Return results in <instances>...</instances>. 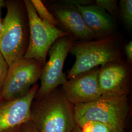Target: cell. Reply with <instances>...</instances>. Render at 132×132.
<instances>
[{"label": "cell", "instance_id": "6da1fadb", "mask_svg": "<svg viewBox=\"0 0 132 132\" xmlns=\"http://www.w3.org/2000/svg\"><path fill=\"white\" fill-rule=\"evenodd\" d=\"M30 121L39 132H72L76 127L74 106L57 88L40 99H34Z\"/></svg>", "mask_w": 132, "mask_h": 132}, {"label": "cell", "instance_id": "7a4b0ae2", "mask_svg": "<svg viewBox=\"0 0 132 132\" xmlns=\"http://www.w3.org/2000/svg\"><path fill=\"white\" fill-rule=\"evenodd\" d=\"M129 111L127 95H102L94 101L74 106L76 125L94 121L102 123L113 132H124Z\"/></svg>", "mask_w": 132, "mask_h": 132}, {"label": "cell", "instance_id": "3957f363", "mask_svg": "<svg viewBox=\"0 0 132 132\" xmlns=\"http://www.w3.org/2000/svg\"><path fill=\"white\" fill-rule=\"evenodd\" d=\"M76 57L67 80L99 66L122 59L118 37L112 35L94 41H84L75 43L70 52Z\"/></svg>", "mask_w": 132, "mask_h": 132}, {"label": "cell", "instance_id": "277c9868", "mask_svg": "<svg viewBox=\"0 0 132 132\" xmlns=\"http://www.w3.org/2000/svg\"><path fill=\"white\" fill-rule=\"evenodd\" d=\"M29 28V41L23 58L35 59L45 65L50 48L58 39L70 35L64 30L43 21L30 0H24Z\"/></svg>", "mask_w": 132, "mask_h": 132}, {"label": "cell", "instance_id": "5b68a950", "mask_svg": "<svg viewBox=\"0 0 132 132\" xmlns=\"http://www.w3.org/2000/svg\"><path fill=\"white\" fill-rule=\"evenodd\" d=\"M7 12L3 20L0 52L9 66L23 58L26 51L25 25L21 6L17 2L6 3Z\"/></svg>", "mask_w": 132, "mask_h": 132}, {"label": "cell", "instance_id": "8992f818", "mask_svg": "<svg viewBox=\"0 0 132 132\" xmlns=\"http://www.w3.org/2000/svg\"><path fill=\"white\" fill-rule=\"evenodd\" d=\"M44 64L35 59L22 58L9 66L0 90V101H10L27 94L40 78Z\"/></svg>", "mask_w": 132, "mask_h": 132}, {"label": "cell", "instance_id": "52a82bcc", "mask_svg": "<svg viewBox=\"0 0 132 132\" xmlns=\"http://www.w3.org/2000/svg\"><path fill=\"white\" fill-rule=\"evenodd\" d=\"M75 39L70 35L58 39L50 48L49 59L45 64L40 78L39 87L34 99H40L67 82L63 68L66 57L76 43Z\"/></svg>", "mask_w": 132, "mask_h": 132}, {"label": "cell", "instance_id": "ba28073f", "mask_svg": "<svg viewBox=\"0 0 132 132\" xmlns=\"http://www.w3.org/2000/svg\"><path fill=\"white\" fill-rule=\"evenodd\" d=\"M131 81L130 65L122 59L109 62L99 68L98 82L101 95H128Z\"/></svg>", "mask_w": 132, "mask_h": 132}, {"label": "cell", "instance_id": "9c48e42d", "mask_svg": "<svg viewBox=\"0 0 132 132\" xmlns=\"http://www.w3.org/2000/svg\"><path fill=\"white\" fill-rule=\"evenodd\" d=\"M99 68L96 67L67 80L62 86L66 98L71 104L75 106L89 103L101 95L98 82Z\"/></svg>", "mask_w": 132, "mask_h": 132}, {"label": "cell", "instance_id": "30bf717a", "mask_svg": "<svg viewBox=\"0 0 132 132\" xmlns=\"http://www.w3.org/2000/svg\"><path fill=\"white\" fill-rule=\"evenodd\" d=\"M39 87L36 84L19 98L0 101V132H6L30 121L31 104Z\"/></svg>", "mask_w": 132, "mask_h": 132}, {"label": "cell", "instance_id": "8fae6325", "mask_svg": "<svg viewBox=\"0 0 132 132\" xmlns=\"http://www.w3.org/2000/svg\"><path fill=\"white\" fill-rule=\"evenodd\" d=\"M52 6V14L65 31L81 41H92L94 35L87 27L81 15L72 5L63 2Z\"/></svg>", "mask_w": 132, "mask_h": 132}, {"label": "cell", "instance_id": "7c38bea8", "mask_svg": "<svg viewBox=\"0 0 132 132\" xmlns=\"http://www.w3.org/2000/svg\"><path fill=\"white\" fill-rule=\"evenodd\" d=\"M71 5L81 15L86 26L94 34L95 39L98 40L113 35L115 29L114 20L102 7L96 4Z\"/></svg>", "mask_w": 132, "mask_h": 132}, {"label": "cell", "instance_id": "4fadbf2b", "mask_svg": "<svg viewBox=\"0 0 132 132\" xmlns=\"http://www.w3.org/2000/svg\"><path fill=\"white\" fill-rule=\"evenodd\" d=\"M39 17L47 24L56 27L59 24L56 19L47 10L41 0H30Z\"/></svg>", "mask_w": 132, "mask_h": 132}, {"label": "cell", "instance_id": "5bb4252c", "mask_svg": "<svg viewBox=\"0 0 132 132\" xmlns=\"http://www.w3.org/2000/svg\"><path fill=\"white\" fill-rule=\"evenodd\" d=\"M119 17L127 29H132V1L121 0L119 2Z\"/></svg>", "mask_w": 132, "mask_h": 132}, {"label": "cell", "instance_id": "9a60e30c", "mask_svg": "<svg viewBox=\"0 0 132 132\" xmlns=\"http://www.w3.org/2000/svg\"><path fill=\"white\" fill-rule=\"evenodd\" d=\"M77 127L81 132H113L108 126L98 121H89Z\"/></svg>", "mask_w": 132, "mask_h": 132}, {"label": "cell", "instance_id": "2e32d148", "mask_svg": "<svg viewBox=\"0 0 132 132\" xmlns=\"http://www.w3.org/2000/svg\"><path fill=\"white\" fill-rule=\"evenodd\" d=\"M96 5L102 7L112 17L118 18L119 17V7L117 1L114 0H96Z\"/></svg>", "mask_w": 132, "mask_h": 132}, {"label": "cell", "instance_id": "e0dca14e", "mask_svg": "<svg viewBox=\"0 0 132 132\" xmlns=\"http://www.w3.org/2000/svg\"><path fill=\"white\" fill-rule=\"evenodd\" d=\"M9 65L0 52V90L4 84L7 74Z\"/></svg>", "mask_w": 132, "mask_h": 132}, {"label": "cell", "instance_id": "ac0fdd59", "mask_svg": "<svg viewBox=\"0 0 132 132\" xmlns=\"http://www.w3.org/2000/svg\"><path fill=\"white\" fill-rule=\"evenodd\" d=\"M124 52L127 58V62L132 65V41H130L124 47Z\"/></svg>", "mask_w": 132, "mask_h": 132}, {"label": "cell", "instance_id": "d6986e66", "mask_svg": "<svg viewBox=\"0 0 132 132\" xmlns=\"http://www.w3.org/2000/svg\"><path fill=\"white\" fill-rule=\"evenodd\" d=\"M21 132H39L30 121L26 123L21 126Z\"/></svg>", "mask_w": 132, "mask_h": 132}, {"label": "cell", "instance_id": "ffe728a7", "mask_svg": "<svg viewBox=\"0 0 132 132\" xmlns=\"http://www.w3.org/2000/svg\"><path fill=\"white\" fill-rule=\"evenodd\" d=\"M5 5V3L3 0H0V18L2 19V9Z\"/></svg>", "mask_w": 132, "mask_h": 132}, {"label": "cell", "instance_id": "44dd1931", "mask_svg": "<svg viewBox=\"0 0 132 132\" xmlns=\"http://www.w3.org/2000/svg\"><path fill=\"white\" fill-rule=\"evenodd\" d=\"M21 126H22L14 128L13 129H10V130H8L5 132H21Z\"/></svg>", "mask_w": 132, "mask_h": 132}, {"label": "cell", "instance_id": "7402d4cb", "mask_svg": "<svg viewBox=\"0 0 132 132\" xmlns=\"http://www.w3.org/2000/svg\"><path fill=\"white\" fill-rule=\"evenodd\" d=\"M3 30V20L0 18V33L2 34Z\"/></svg>", "mask_w": 132, "mask_h": 132}, {"label": "cell", "instance_id": "603a6c76", "mask_svg": "<svg viewBox=\"0 0 132 132\" xmlns=\"http://www.w3.org/2000/svg\"><path fill=\"white\" fill-rule=\"evenodd\" d=\"M72 132H78V128H77L76 125V127H75V129L73 130Z\"/></svg>", "mask_w": 132, "mask_h": 132}, {"label": "cell", "instance_id": "cb8c5ba5", "mask_svg": "<svg viewBox=\"0 0 132 132\" xmlns=\"http://www.w3.org/2000/svg\"><path fill=\"white\" fill-rule=\"evenodd\" d=\"M1 43H2V35L0 33V47H1Z\"/></svg>", "mask_w": 132, "mask_h": 132}, {"label": "cell", "instance_id": "d4e9b609", "mask_svg": "<svg viewBox=\"0 0 132 132\" xmlns=\"http://www.w3.org/2000/svg\"><path fill=\"white\" fill-rule=\"evenodd\" d=\"M77 128H78V127H77ZM78 132H80V130H79V129H78Z\"/></svg>", "mask_w": 132, "mask_h": 132}]
</instances>
